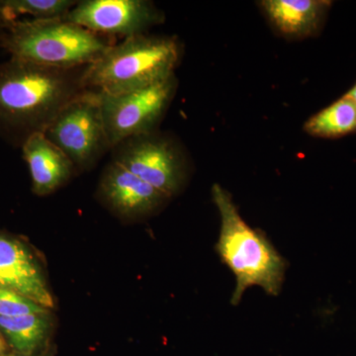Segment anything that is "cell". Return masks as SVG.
<instances>
[{"instance_id": "cell-1", "label": "cell", "mask_w": 356, "mask_h": 356, "mask_svg": "<svg viewBox=\"0 0 356 356\" xmlns=\"http://www.w3.org/2000/svg\"><path fill=\"white\" fill-rule=\"evenodd\" d=\"M86 67L55 69L10 58L0 63V138L22 147L44 133L60 110L86 92Z\"/></svg>"}, {"instance_id": "cell-2", "label": "cell", "mask_w": 356, "mask_h": 356, "mask_svg": "<svg viewBox=\"0 0 356 356\" xmlns=\"http://www.w3.org/2000/svg\"><path fill=\"white\" fill-rule=\"evenodd\" d=\"M213 200L221 217L216 252L236 277L232 305L240 304L248 288L259 286L268 295H280L284 282L286 261L266 234L243 221L228 191L219 184L212 187Z\"/></svg>"}, {"instance_id": "cell-3", "label": "cell", "mask_w": 356, "mask_h": 356, "mask_svg": "<svg viewBox=\"0 0 356 356\" xmlns=\"http://www.w3.org/2000/svg\"><path fill=\"white\" fill-rule=\"evenodd\" d=\"M111 44L65 17L10 21L0 40L10 58L62 70L88 67Z\"/></svg>"}, {"instance_id": "cell-4", "label": "cell", "mask_w": 356, "mask_h": 356, "mask_svg": "<svg viewBox=\"0 0 356 356\" xmlns=\"http://www.w3.org/2000/svg\"><path fill=\"white\" fill-rule=\"evenodd\" d=\"M180 58L173 38L140 34L113 44L86 67L84 88L106 95H120L146 88L175 74Z\"/></svg>"}, {"instance_id": "cell-5", "label": "cell", "mask_w": 356, "mask_h": 356, "mask_svg": "<svg viewBox=\"0 0 356 356\" xmlns=\"http://www.w3.org/2000/svg\"><path fill=\"white\" fill-rule=\"evenodd\" d=\"M177 81L175 74L152 84L120 93H97L110 149L124 140L154 132L172 102Z\"/></svg>"}, {"instance_id": "cell-6", "label": "cell", "mask_w": 356, "mask_h": 356, "mask_svg": "<svg viewBox=\"0 0 356 356\" xmlns=\"http://www.w3.org/2000/svg\"><path fill=\"white\" fill-rule=\"evenodd\" d=\"M44 134L76 170L91 168L110 149L95 91L86 90L65 105Z\"/></svg>"}, {"instance_id": "cell-7", "label": "cell", "mask_w": 356, "mask_h": 356, "mask_svg": "<svg viewBox=\"0 0 356 356\" xmlns=\"http://www.w3.org/2000/svg\"><path fill=\"white\" fill-rule=\"evenodd\" d=\"M112 149L114 161L168 197L184 186V159L172 140L152 132L130 138Z\"/></svg>"}, {"instance_id": "cell-8", "label": "cell", "mask_w": 356, "mask_h": 356, "mask_svg": "<svg viewBox=\"0 0 356 356\" xmlns=\"http://www.w3.org/2000/svg\"><path fill=\"white\" fill-rule=\"evenodd\" d=\"M65 19L95 34L129 37L146 34L165 16L147 0H83L76 2Z\"/></svg>"}, {"instance_id": "cell-9", "label": "cell", "mask_w": 356, "mask_h": 356, "mask_svg": "<svg viewBox=\"0 0 356 356\" xmlns=\"http://www.w3.org/2000/svg\"><path fill=\"white\" fill-rule=\"evenodd\" d=\"M0 287L50 310L55 306L38 255L22 238L3 232H0Z\"/></svg>"}, {"instance_id": "cell-10", "label": "cell", "mask_w": 356, "mask_h": 356, "mask_svg": "<svg viewBox=\"0 0 356 356\" xmlns=\"http://www.w3.org/2000/svg\"><path fill=\"white\" fill-rule=\"evenodd\" d=\"M98 191L110 209L125 219L149 216L170 199L114 161L105 168Z\"/></svg>"}, {"instance_id": "cell-11", "label": "cell", "mask_w": 356, "mask_h": 356, "mask_svg": "<svg viewBox=\"0 0 356 356\" xmlns=\"http://www.w3.org/2000/svg\"><path fill=\"white\" fill-rule=\"evenodd\" d=\"M29 168L33 193L50 195L67 184L76 168L44 133L35 134L21 147Z\"/></svg>"}, {"instance_id": "cell-12", "label": "cell", "mask_w": 356, "mask_h": 356, "mask_svg": "<svg viewBox=\"0 0 356 356\" xmlns=\"http://www.w3.org/2000/svg\"><path fill=\"white\" fill-rule=\"evenodd\" d=\"M332 6L325 0H266L261 2L268 20L280 34L304 38L317 34Z\"/></svg>"}, {"instance_id": "cell-13", "label": "cell", "mask_w": 356, "mask_h": 356, "mask_svg": "<svg viewBox=\"0 0 356 356\" xmlns=\"http://www.w3.org/2000/svg\"><path fill=\"white\" fill-rule=\"evenodd\" d=\"M53 318L51 311L17 317H0V334L9 350L24 356H51Z\"/></svg>"}, {"instance_id": "cell-14", "label": "cell", "mask_w": 356, "mask_h": 356, "mask_svg": "<svg viewBox=\"0 0 356 356\" xmlns=\"http://www.w3.org/2000/svg\"><path fill=\"white\" fill-rule=\"evenodd\" d=\"M304 130L313 137L336 139L356 133V104L343 95L330 106L312 116Z\"/></svg>"}, {"instance_id": "cell-15", "label": "cell", "mask_w": 356, "mask_h": 356, "mask_svg": "<svg viewBox=\"0 0 356 356\" xmlns=\"http://www.w3.org/2000/svg\"><path fill=\"white\" fill-rule=\"evenodd\" d=\"M72 0H0V14L4 19L17 20L19 15L31 16L32 19L63 18L76 6Z\"/></svg>"}, {"instance_id": "cell-16", "label": "cell", "mask_w": 356, "mask_h": 356, "mask_svg": "<svg viewBox=\"0 0 356 356\" xmlns=\"http://www.w3.org/2000/svg\"><path fill=\"white\" fill-rule=\"evenodd\" d=\"M50 309L39 305L19 293L0 287V317L11 318L28 314L44 313Z\"/></svg>"}, {"instance_id": "cell-17", "label": "cell", "mask_w": 356, "mask_h": 356, "mask_svg": "<svg viewBox=\"0 0 356 356\" xmlns=\"http://www.w3.org/2000/svg\"><path fill=\"white\" fill-rule=\"evenodd\" d=\"M9 350H9L8 346H7L6 339H4V337L0 334V356L6 355Z\"/></svg>"}, {"instance_id": "cell-18", "label": "cell", "mask_w": 356, "mask_h": 356, "mask_svg": "<svg viewBox=\"0 0 356 356\" xmlns=\"http://www.w3.org/2000/svg\"><path fill=\"white\" fill-rule=\"evenodd\" d=\"M7 22L8 21L4 19L3 16L0 14V40H1L2 33H3L4 27H6Z\"/></svg>"}, {"instance_id": "cell-19", "label": "cell", "mask_w": 356, "mask_h": 356, "mask_svg": "<svg viewBox=\"0 0 356 356\" xmlns=\"http://www.w3.org/2000/svg\"><path fill=\"white\" fill-rule=\"evenodd\" d=\"M346 95H348V97L350 98V99H353V102H355V104H356V83H355V86H353V88H351L350 90L348 91V93H346Z\"/></svg>"}, {"instance_id": "cell-20", "label": "cell", "mask_w": 356, "mask_h": 356, "mask_svg": "<svg viewBox=\"0 0 356 356\" xmlns=\"http://www.w3.org/2000/svg\"><path fill=\"white\" fill-rule=\"evenodd\" d=\"M2 356H24L18 355V353H13V351L9 350L8 353H6V355H3Z\"/></svg>"}]
</instances>
